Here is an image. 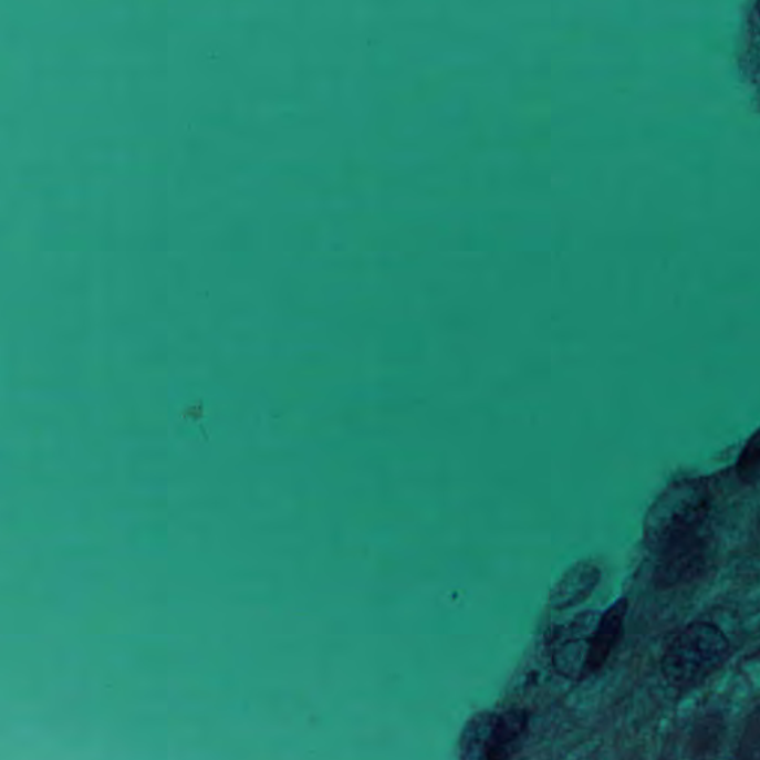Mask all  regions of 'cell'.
I'll return each instance as SVG.
<instances>
[{"label":"cell","instance_id":"1","mask_svg":"<svg viewBox=\"0 0 760 760\" xmlns=\"http://www.w3.org/2000/svg\"><path fill=\"white\" fill-rule=\"evenodd\" d=\"M711 494L705 481L679 480L659 494L645 520V544L655 554L710 524Z\"/></svg>","mask_w":760,"mask_h":760},{"label":"cell","instance_id":"2","mask_svg":"<svg viewBox=\"0 0 760 760\" xmlns=\"http://www.w3.org/2000/svg\"><path fill=\"white\" fill-rule=\"evenodd\" d=\"M731 646L722 629L709 623L686 627L664 654V679L677 689L693 688L727 662Z\"/></svg>","mask_w":760,"mask_h":760},{"label":"cell","instance_id":"3","mask_svg":"<svg viewBox=\"0 0 760 760\" xmlns=\"http://www.w3.org/2000/svg\"><path fill=\"white\" fill-rule=\"evenodd\" d=\"M528 728L521 710L477 714L465 725L459 740L460 760H508Z\"/></svg>","mask_w":760,"mask_h":760},{"label":"cell","instance_id":"4","mask_svg":"<svg viewBox=\"0 0 760 760\" xmlns=\"http://www.w3.org/2000/svg\"><path fill=\"white\" fill-rule=\"evenodd\" d=\"M711 554H714V535H711L709 524L657 554V566L654 571L655 584L659 589H671L695 580L705 572Z\"/></svg>","mask_w":760,"mask_h":760},{"label":"cell","instance_id":"5","mask_svg":"<svg viewBox=\"0 0 760 760\" xmlns=\"http://www.w3.org/2000/svg\"><path fill=\"white\" fill-rule=\"evenodd\" d=\"M628 603L625 598L616 602L614 606L598 618L596 627L593 629L589 643L587 664H585V676L593 675L601 670L607 658L620 641L624 628L625 615H627Z\"/></svg>","mask_w":760,"mask_h":760},{"label":"cell","instance_id":"6","mask_svg":"<svg viewBox=\"0 0 760 760\" xmlns=\"http://www.w3.org/2000/svg\"><path fill=\"white\" fill-rule=\"evenodd\" d=\"M601 580V572L593 564H576L555 585L551 593V605L566 610L584 602Z\"/></svg>","mask_w":760,"mask_h":760},{"label":"cell","instance_id":"7","mask_svg":"<svg viewBox=\"0 0 760 760\" xmlns=\"http://www.w3.org/2000/svg\"><path fill=\"white\" fill-rule=\"evenodd\" d=\"M738 477L745 483H756L760 480V429L746 443L737 460Z\"/></svg>","mask_w":760,"mask_h":760},{"label":"cell","instance_id":"8","mask_svg":"<svg viewBox=\"0 0 760 760\" xmlns=\"http://www.w3.org/2000/svg\"><path fill=\"white\" fill-rule=\"evenodd\" d=\"M759 10H760V6H759Z\"/></svg>","mask_w":760,"mask_h":760}]
</instances>
